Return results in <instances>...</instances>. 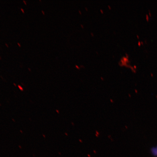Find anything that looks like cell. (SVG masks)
Instances as JSON below:
<instances>
[{"label":"cell","mask_w":157,"mask_h":157,"mask_svg":"<svg viewBox=\"0 0 157 157\" xmlns=\"http://www.w3.org/2000/svg\"><path fill=\"white\" fill-rule=\"evenodd\" d=\"M139 46H140V45H141V43L140 42H139Z\"/></svg>","instance_id":"obj_2"},{"label":"cell","mask_w":157,"mask_h":157,"mask_svg":"<svg viewBox=\"0 0 157 157\" xmlns=\"http://www.w3.org/2000/svg\"><path fill=\"white\" fill-rule=\"evenodd\" d=\"M149 14H150V16H151V13H150V11H149Z\"/></svg>","instance_id":"obj_3"},{"label":"cell","mask_w":157,"mask_h":157,"mask_svg":"<svg viewBox=\"0 0 157 157\" xmlns=\"http://www.w3.org/2000/svg\"><path fill=\"white\" fill-rule=\"evenodd\" d=\"M146 19L147 20V21H149V17H148V15L147 14L146 15Z\"/></svg>","instance_id":"obj_1"}]
</instances>
